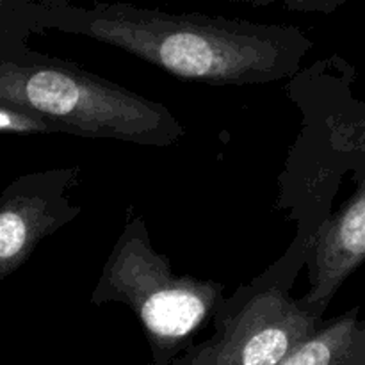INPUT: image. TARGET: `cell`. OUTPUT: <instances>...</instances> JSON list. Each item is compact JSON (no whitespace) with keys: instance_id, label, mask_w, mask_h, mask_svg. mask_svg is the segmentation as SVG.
<instances>
[{"instance_id":"1","label":"cell","mask_w":365,"mask_h":365,"mask_svg":"<svg viewBox=\"0 0 365 365\" xmlns=\"http://www.w3.org/2000/svg\"><path fill=\"white\" fill-rule=\"evenodd\" d=\"M82 36L185 81L252 86L294 78L314 41L294 25L203 13H168L127 2L38 0L36 32Z\"/></svg>"},{"instance_id":"3","label":"cell","mask_w":365,"mask_h":365,"mask_svg":"<svg viewBox=\"0 0 365 365\" xmlns=\"http://www.w3.org/2000/svg\"><path fill=\"white\" fill-rule=\"evenodd\" d=\"M89 302L127 305L145 331L152 365H170L195 344V334L214 321L227 296L221 282L175 274L153 248L145 217L130 207Z\"/></svg>"},{"instance_id":"4","label":"cell","mask_w":365,"mask_h":365,"mask_svg":"<svg viewBox=\"0 0 365 365\" xmlns=\"http://www.w3.org/2000/svg\"><path fill=\"white\" fill-rule=\"evenodd\" d=\"M310 245L294 237L287 252L235 289L214 317L212 337L195 342L170 365H280L323 323V314L291 289Z\"/></svg>"},{"instance_id":"5","label":"cell","mask_w":365,"mask_h":365,"mask_svg":"<svg viewBox=\"0 0 365 365\" xmlns=\"http://www.w3.org/2000/svg\"><path fill=\"white\" fill-rule=\"evenodd\" d=\"M81 166L50 168L14 178L0 192V284L20 269L34 250L81 216L71 198Z\"/></svg>"},{"instance_id":"9","label":"cell","mask_w":365,"mask_h":365,"mask_svg":"<svg viewBox=\"0 0 365 365\" xmlns=\"http://www.w3.org/2000/svg\"><path fill=\"white\" fill-rule=\"evenodd\" d=\"M0 134L46 135L61 134V130L50 121L34 116V114L14 109V107L0 106Z\"/></svg>"},{"instance_id":"11","label":"cell","mask_w":365,"mask_h":365,"mask_svg":"<svg viewBox=\"0 0 365 365\" xmlns=\"http://www.w3.org/2000/svg\"><path fill=\"white\" fill-rule=\"evenodd\" d=\"M339 365H365V334L356 344V348L351 351V355Z\"/></svg>"},{"instance_id":"8","label":"cell","mask_w":365,"mask_h":365,"mask_svg":"<svg viewBox=\"0 0 365 365\" xmlns=\"http://www.w3.org/2000/svg\"><path fill=\"white\" fill-rule=\"evenodd\" d=\"M38 0H0V64L24 56L36 34Z\"/></svg>"},{"instance_id":"6","label":"cell","mask_w":365,"mask_h":365,"mask_svg":"<svg viewBox=\"0 0 365 365\" xmlns=\"http://www.w3.org/2000/svg\"><path fill=\"white\" fill-rule=\"evenodd\" d=\"M365 262V175L348 203L331 214L310 245L309 291L302 296L319 314L327 312L346 278Z\"/></svg>"},{"instance_id":"2","label":"cell","mask_w":365,"mask_h":365,"mask_svg":"<svg viewBox=\"0 0 365 365\" xmlns=\"http://www.w3.org/2000/svg\"><path fill=\"white\" fill-rule=\"evenodd\" d=\"M0 106L43 118L61 134L89 139L166 148L185 135L163 103L32 48L0 64Z\"/></svg>"},{"instance_id":"10","label":"cell","mask_w":365,"mask_h":365,"mask_svg":"<svg viewBox=\"0 0 365 365\" xmlns=\"http://www.w3.org/2000/svg\"><path fill=\"white\" fill-rule=\"evenodd\" d=\"M232 4H242L250 7L282 6L289 13H319L331 14L348 0H228Z\"/></svg>"},{"instance_id":"7","label":"cell","mask_w":365,"mask_h":365,"mask_svg":"<svg viewBox=\"0 0 365 365\" xmlns=\"http://www.w3.org/2000/svg\"><path fill=\"white\" fill-rule=\"evenodd\" d=\"M365 334V323L359 321V310L334 317L303 341L280 365H339L344 362Z\"/></svg>"}]
</instances>
